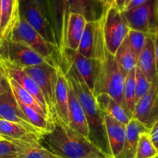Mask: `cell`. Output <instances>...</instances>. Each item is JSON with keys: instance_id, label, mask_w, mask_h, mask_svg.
Listing matches in <instances>:
<instances>
[{"instance_id": "obj_35", "label": "cell", "mask_w": 158, "mask_h": 158, "mask_svg": "<svg viewBox=\"0 0 158 158\" xmlns=\"http://www.w3.org/2000/svg\"><path fill=\"white\" fill-rule=\"evenodd\" d=\"M10 89L7 75H6L2 62L0 59V94L8 92Z\"/></svg>"}, {"instance_id": "obj_5", "label": "cell", "mask_w": 158, "mask_h": 158, "mask_svg": "<svg viewBox=\"0 0 158 158\" xmlns=\"http://www.w3.org/2000/svg\"><path fill=\"white\" fill-rule=\"evenodd\" d=\"M57 68L58 67H54L48 63H43L37 66H29L23 69L35 81L43 94L52 123L58 120L56 103Z\"/></svg>"}, {"instance_id": "obj_13", "label": "cell", "mask_w": 158, "mask_h": 158, "mask_svg": "<svg viewBox=\"0 0 158 158\" xmlns=\"http://www.w3.org/2000/svg\"><path fill=\"white\" fill-rule=\"evenodd\" d=\"M2 62L3 66H4L6 75L8 77H11V78L14 79L26 92L29 93L38 102L40 106L43 108L44 112L46 113V115L49 118V113H48V109L47 106H46V103L45 101V99L43 97V94L40 91V88L38 87L37 84L35 83V81L23 69L15 67V66H12L10 64H8V63L3 62L2 60ZM49 120H50V118H49Z\"/></svg>"}, {"instance_id": "obj_4", "label": "cell", "mask_w": 158, "mask_h": 158, "mask_svg": "<svg viewBox=\"0 0 158 158\" xmlns=\"http://www.w3.org/2000/svg\"><path fill=\"white\" fill-rule=\"evenodd\" d=\"M7 40L22 41L26 43L54 67H58L61 65L60 55L56 46L46 41L29 23L20 17L18 23Z\"/></svg>"}, {"instance_id": "obj_44", "label": "cell", "mask_w": 158, "mask_h": 158, "mask_svg": "<svg viewBox=\"0 0 158 158\" xmlns=\"http://www.w3.org/2000/svg\"><path fill=\"white\" fill-rule=\"evenodd\" d=\"M131 1V0H127V2H126V6H127V5L128 3H129ZM126 6H125V7H126Z\"/></svg>"}, {"instance_id": "obj_47", "label": "cell", "mask_w": 158, "mask_h": 158, "mask_svg": "<svg viewBox=\"0 0 158 158\" xmlns=\"http://www.w3.org/2000/svg\"><path fill=\"white\" fill-rule=\"evenodd\" d=\"M157 158H158V154H157Z\"/></svg>"}, {"instance_id": "obj_27", "label": "cell", "mask_w": 158, "mask_h": 158, "mask_svg": "<svg viewBox=\"0 0 158 158\" xmlns=\"http://www.w3.org/2000/svg\"><path fill=\"white\" fill-rule=\"evenodd\" d=\"M7 77L9 86H10V89L11 90H12L13 95L15 96V98H16L19 101L22 102V103H24L25 105L29 106V107L33 109L35 111H36L37 113L41 114L42 116L46 117V118H48L49 120V117L46 115V114L44 112L43 108L40 106L38 102H37L36 100L29 94V93L26 92V91L25 90V89H23V88L14 79L11 78V77H8V76ZM51 123H52V122H51Z\"/></svg>"}, {"instance_id": "obj_12", "label": "cell", "mask_w": 158, "mask_h": 158, "mask_svg": "<svg viewBox=\"0 0 158 158\" xmlns=\"http://www.w3.org/2000/svg\"><path fill=\"white\" fill-rule=\"evenodd\" d=\"M0 117L3 120L19 123L35 134L44 135L30 123L17 102L12 90L0 94Z\"/></svg>"}, {"instance_id": "obj_38", "label": "cell", "mask_w": 158, "mask_h": 158, "mask_svg": "<svg viewBox=\"0 0 158 158\" xmlns=\"http://www.w3.org/2000/svg\"><path fill=\"white\" fill-rule=\"evenodd\" d=\"M149 135L151 137L153 144L155 147L156 150L158 152V120L153 124V126L150 129Z\"/></svg>"}, {"instance_id": "obj_32", "label": "cell", "mask_w": 158, "mask_h": 158, "mask_svg": "<svg viewBox=\"0 0 158 158\" xmlns=\"http://www.w3.org/2000/svg\"><path fill=\"white\" fill-rule=\"evenodd\" d=\"M23 151L22 141L0 137V157L16 158Z\"/></svg>"}, {"instance_id": "obj_34", "label": "cell", "mask_w": 158, "mask_h": 158, "mask_svg": "<svg viewBox=\"0 0 158 158\" xmlns=\"http://www.w3.org/2000/svg\"><path fill=\"white\" fill-rule=\"evenodd\" d=\"M151 83L148 81L144 74L136 66L135 71V104L149 90Z\"/></svg>"}, {"instance_id": "obj_22", "label": "cell", "mask_w": 158, "mask_h": 158, "mask_svg": "<svg viewBox=\"0 0 158 158\" xmlns=\"http://www.w3.org/2000/svg\"><path fill=\"white\" fill-rule=\"evenodd\" d=\"M99 109L104 114L109 115L124 124H127L134 117L132 114L127 112L121 105L106 94H100L95 97Z\"/></svg>"}, {"instance_id": "obj_48", "label": "cell", "mask_w": 158, "mask_h": 158, "mask_svg": "<svg viewBox=\"0 0 158 158\" xmlns=\"http://www.w3.org/2000/svg\"><path fill=\"white\" fill-rule=\"evenodd\" d=\"M0 158H5V157H0Z\"/></svg>"}, {"instance_id": "obj_30", "label": "cell", "mask_w": 158, "mask_h": 158, "mask_svg": "<svg viewBox=\"0 0 158 158\" xmlns=\"http://www.w3.org/2000/svg\"><path fill=\"white\" fill-rule=\"evenodd\" d=\"M135 71L136 68L130 71L124 79L123 97L127 107L134 115L135 110Z\"/></svg>"}, {"instance_id": "obj_23", "label": "cell", "mask_w": 158, "mask_h": 158, "mask_svg": "<svg viewBox=\"0 0 158 158\" xmlns=\"http://www.w3.org/2000/svg\"><path fill=\"white\" fill-rule=\"evenodd\" d=\"M86 19L82 15L77 13H70L66 29V50H78L86 24Z\"/></svg>"}, {"instance_id": "obj_3", "label": "cell", "mask_w": 158, "mask_h": 158, "mask_svg": "<svg viewBox=\"0 0 158 158\" xmlns=\"http://www.w3.org/2000/svg\"><path fill=\"white\" fill-rule=\"evenodd\" d=\"M124 79L125 77L119 68L114 56L107 52L104 59L97 62L93 95L95 97L100 94H108L127 112L132 114L127 107L124 101Z\"/></svg>"}, {"instance_id": "obj_1", "label": "cell", "mask_w": 158, "mask_h": 158, "mask_svg": "<svg viewBox=\"0 0 158 158\" xmlns=\"http://www.w3.org/2000/svg\"><path fill=\"white\" fill-rule=\"evenodd\" d=\"M60 66L83 108L89 128V140L111 158L105 128L104 114L99 109L92 91L66 54L62 59Z\"/></svg>"}, {"instance_id": "obj_20", "label": "cell", "mask_w": 158, "mask_h": 158, "mask_svg": "<svg viewBox=\"0 0 158 158\" xmlns=\"http://www.w3.org/2000/svg\"><path fill=\"white\" fill-rule=\"evenodd\" d=\"M65 54L69 56L75 66L76 69L84 80L85 83L89 86L91 91H93L98 60L86 58L79 53L78 51H71L66 49Z\"/></svg>"}, {"instance_id": "obj_7", "label": "cell", "mask_w": 158, "mask_h": 158, "mask_svg": "<svg viewBox=\"0 0 158 158\" xmlns=\"http://www.w3.org/2000/svg\"><path fill=\"white\" fill-rule=\"evenodd\" d=\"M0 59L22 69L47 63L26 43L10 40L0 41Z\"/></svg>"}, {"instance_id": "obj_8", "label": "cell", "mask_w": 158, "mask_h": 158, "mask_svg": "<svg viewBox=\"0 0 158 158\" xmlns=\"http://www.w3.org/2000/svg\"><path fill=\"white\" fill-rule=\"evenodd\" d=\"M83 56L96 60H102L108 52L105 43L102 15L95 21H88L78 48Z\"/></svg>"}, {"instance_id": "obj_36", "label": "cell", "mask_w": 158, "mask_h": 158, "mask_svg": "<svg viewBox=\"0 0 158 158\" xmlns=\"http://www.w3.org/2000/svg\"><path fill=\"white\" fill-rule=\"evenodd\" d=\"M36 4L39 9L43 14L45 18L48 20L49 23H50L51 26H52V23H51V16L50 12H49V1L48 0H32Z\"/></svg>"}, {"instance_id": "obj_45", "label": "cell", "mask_w": 158, "mask_h": 158, "mask_svg": "<svg viewBox=\"0 0 158 158\" xmlns=\"http://www.w3.org/2000/svg\"><path fill=\"white\" fill-rule=\"evenodd\" d=\"M97 1H99L100 2H101V4L103 5V0H97Z\"/></svg>"}, {"instance_id": "obj_26", "label": "cell", "mask_w": 158, "mask_h": 158, "mask_svg": "<svg viewBox=\"0 0 158 158\" xmlns=\"http://www.w3.org/2000/svg\"><path fill=\"white\" fill-rule=\"evenodd\" d=\"M114 57L124 77H126L130 71L136 68L137 62L130 49L127 36L124 39L116 51Z\"/></svg>"}, {"instance_id": "obj_14", "label": "cell", "mask_w": 158, "mask_h": 158, "mask_svg": "<svg viewBox=\"0 0 158 158\" xmlns=\"http://www.w3.org/2000/svg\"><path fill=\"white\" fill-rule=\"evenodd\" d=\"M68 94H69V127L86 138L89 139V128L84 110L69 82H68Z\"/></svg>"}, {"instance_id": "obj_18", "label": "cell", "mask_w": 158, "mask_h": 158, "mask_svg": "<svg viewBox=\"0 0 158 158\" xmlns=\"http://www.w3.org/2000/svg\"><path fill=\"white\" fill-rule=\"evenodd\" d=\"M126 129V138L123 149L115 158H135L140 135L150 131L141 122L134 117L127 124Z\"/></svg>"}, {"instance_id": "obj_6", "label": "cell", "mask_w": 158, "mask_h": 158, "mask_svg": "<svg viewBox=\"0 0 158 158\" xmlns=\"http://www.w3.org/2000/svg\"><path fill=\"white\" fill-rule=\"evenodd\" d=\"M102 18L106 48L110 53L114 56L120 45L127 36L130 28L123 12L114 4L103 8Z\"/></svg>"}, {"instance_id": "obj_10", "label": "cell", "mask_w": 158, "mask_h": 158, "mask_svg": "<svg viewBox=\"0 0 158 158\" xmlns=\"http://www.w3.org/2000/svg\"><path fill=\"white\" fill-rule=\"evenodd\" d=\"M52 28L56 44L60 55V61L66 52V29L70 12L69 0H48Z\"/></svg>"}, {"instance_id": "obj_9", "label": "cell", "mask_w": 158, "mask_h": 158, "mask_svg": "<svg viewBox=\"0 0 158 158\" xmlns=\"http://www.w3.org/2000/svg\"><path fill=\"white\" fill-rule=\"evenodd\" d=\"M130 29L147 34L156 33L158 28V0H148L134 9L123 12Z\"/></svg>"}, {"instance_id": "obj_39", "label": "cell", "mask_w": 158, "mask_h": 158, "mask_svg": "<svg viewBox=\"0 0 158 158\" xmlns=\"http://www.w3.org/2000/svg\"><path fill=\"white\" fill-rule=\"evenodd\" d=\"M147 1H148V0H131V1L126 6V7H125V9H124V11L129 10V9H134V8L137 7V6H140V5H142V4H143L144 2H146Z\"/></svg>"}, {"instance_id": "obj_29", "label": "cell", "mask_w": 158, "mask_h": 158, "mask_svg": "<svg viewBox=\"0 0 158 158\" xmlns=\"http://www.w3.org/2000/svg\"><path fill=\"white\" fill-rule=\"evenodd\" d=\"M17 102H18L20 107H21L22 110L23 111L24 114L28 118V120L30 121V123L34 127H35L37 129L42 131L43 134H46V133L50 131L51 127H52V123H51L49 119L42 116L41 114L37 113L33 109L26 106L22 102L19 101L18 100H17Z\"/></svg>"}, {"instance_id": "obj_19", "label": "cell", "mask_w": 158, "mask_h": 158, "mask_svg": "<svg viewBox=\"0 0 158 158\" xmlns=\"http://www.w3.org/2000/svg\"><path fill=\"white\" fill-rule=\"evenodd\" d=\"M0 136L5 139L26 142L40 143L43 135L35 134L22 125L0 119Z\"/></svg>"}, {"instance_id": "obj_16", "label": "cell", "mask_w": 158, "mask_h": 158, "mask_svg": "<svg viewBox=\"0 0 158 158\" xmlns=\"http://www.w3.org/2000/svg\"><path fill=\"white\" fill-rule=\"evenodd\" d=\"M57 119L63 124L69 127V94L68 81L61 66L57 68V83L56 88Z\"/></svg>"}, {"instance_id": "obj_46", "label": "cell", "mask_w": 158, "mask_h": 158, "mask_svg": "<svg viewBox=\"0 0 158 158\" xmlns=\"http://www.w3.org/2000/svg\"><path fill=\"white\" fill-rule=\"evenodd\" d=\"M151 158H157V157H151Z\"/></svg>"}, {"instance_id": "obj_15", "label": "cell", "mask_w": 158, "mask_h": 158, "mask_svg": "<svg viewBox=\"0 0 158 158\" xmlns=\"http://www.w3.org/2000/svg\"><path fill=\"white\" fill-rule=\"evenodd\" d=\"M104 123L110 150V157L115 158L123 149L126 138L127 125L106 114H104Z\"/></svg>"}, {"instance_id": "obj_31", "label": "cell", "mask_w": 158, "mask_h": 158, "mask_svg": "<svg viewBox=\"0 0 158 158\" xmlns=\"http://www.w3.org/2000/svg\"><path fill=\"white\" fill-rule=\"evenodd\" d=\"M157 151L151 141L149 132L143 133L140 135L137 143L135 158H151L157 157Z\"/></svg>"}, {"instance_id": "obj_33", "label": "cell", "mask_w": 158, "mask_h": 158, "mask_svg": "<svg viewBox=\"0 0 158 158\" xmlns=\"http://www.w3.org/2000/svg\"><path fill=\"white\" fill-rule=\"evenodd\" d=\"M147 35L148 34L145 32L133 30V29H130L129 32H128L127 38L130 49H131V52H132L136 62L138 60L139 56L144 46Z\"/></svg>"}, {"instance_id": "obj_42", "label": "cell", "mask_w": 158, "mask_h": 158, "mask_svg": "<svg viewBox=\"0 0 158 158\" xmlns=\"http://www.w3.org/2000/svg\"><path fill=\"white\" fill-rule=\"evenodd\" d=\"M114 4V0H103V7H107L110 5Z\"/></svg>"}, {"instance_id": "obj_41", "label": "cell", "mask_w": 158, "mask_h": 158, "mask_svg": "<svg viewBox=\"0 0 158 158\" xmlns=\"http://www.w3.org/2000/svg\"><path fill=\"white\" fill-rule=\"evenodd\" d=\"M127 0H114V5L117 7L119 10L123 12L126 6Z\"/></svg>"}, {"instance_id": "obj_17", "label": "cell", "mask_w": 158, "mask_h": 158, "mask_svg": "<svg viewBox=\"0 0 158 158\" xmlns=\"http://www.w3.org/2000/svg\"><path fill=\"white\" fill-rule=\"evenodd\" d=\"M136 66L141 70L151 83L157 77L154 35L153 34L147 35L144 46L139 56Z\"/></svg>"}, {"instance_id": "obj_37", "label": "cell", "mask_w": 158, "mask_h": 158, "mask_svg": "<svg viewBox=\"0 0 158 158\" xmlns=\"http://www.w3.org/2000/svg\"><path fill=\"white\" fill-rule=\"evenodd\" d=\"M158 120V91L157 96L154 100V105H153L152 110H151V114H150L149 119H148V123L146 125V127L148 129H151L154 123Z\"/></svg>"}, {"instance_id": "obj_11", "label": "cell", "mask_w": 158, "mask_h": 158, "mask_svg": "<svg viewBox=\"0 0 158 158\" xmlns=\"http://www.w3.org/2000/svg\"><path fill=\"white\" fill-rule=\"evenodd\" d=\"M19 15L29 23L42 37L52 44H56L55 35L50 23L32 0H18Z\"/></svg>"}, {"instance_id": "obj_25", "label": "cell", "mask_w": 158, "mask_h": 158, "mask_svg": "<svg viewBox=\"0 0 158 158\" xmlns=\"http://www.w3.org/2000/svg\"><path fill=\"white\" fill-rule=\"evenodd\" d=\"M69 12L82 15L86 21L99 19L103 14V7L97 0H69Z\"/></svg>"}, {"instance_id": "obj_24", "label": "cell", "mask_w": 158, "mask_h": 158, "mask_svg": "<svg viewBox=\"0 0 158 158\" xmlns=\"http://www.w3.org/2000/svg\"><path fill=\"white\" fill-rule=\"evenodd\" d=\"M158 91V77H155L151 83L149 90L141 97L135 106L134 112V118L141 122L145 127L148 123L154 100Z\"/></svg>"}, {"instance_id": "obj_21", "label": "cell", "mask_w": 158, "mask_h": 158, "mask_svg": "<svg viewBox=\"0 0 158 158\" xmlns=\"http://www.w3.org/2000/svg\"><path fill=\"white\" fill-rule=\"evenodd\" d=\"M0 41L7 40L19 20L18 0H1Z\"/></svg>"}, {"instance_id": "obj_49", "label": "cell", "mask_w": 158, "mask_h": 158, "mask_svg": "<svg viewBox=\"0 0 158 158\" xmlns=\"http://www.w3.org/2000/svg\"><path fill=\"white\" fill-rule=\"evenodd\" d=\"M0 119H2V118H1V117H0Z\"/></svg>"}, {"instance_id": "obj_43", "label": "cell", "mask_w": 158, "mask_h": 158, "mask_svg": "<svg viewBox=\"0 0 158 158\" xmlns=\"http://www.w3.org/2000/svg\"><path fill=\"white\" fill-rule=\"evenodd\" d=\"M1 16H2V8H1V0H0V25H1Z\"/></svg>"}, {"instance_id": "obj_40", "label": "cell", "mask_w": 158, "mask_h": 158, "mask_svg": "<svg viewBox=\"0 0 158 158\" xmlns=\"http://www.w3.org/2000/svg\"><path fill=\"white\" fill-rule=\"evenodd\" d=\"M154 49H155V57H156V71L158 77V28L156 33L154 34Z\"/></svg>"}, {"instance_id": "obj_50", "label": "cell", "mask_w": 158, "mask_h": 158, "mask_svg": "<svg viewBox=\"0 0 158 158\" xmlns=\"http://www.w3.org/2000/svg\"><path fill=\"white\" fill-rule=\"evenodd\" d=\"M0 137H1V136H0Z\"/></svg>"}, {"instance_id": "obj_2", "label": "cell", "mask_w": 158, "mask_h": 158, "mask_svg": "<svg viewBox=\"0 0 158 158\" xmlns=\"http://www.w3.org/2000/svg\"><path fill=\"white\" fill-rule=\"evenodd\" d=\"M40 144L63 158H110L89 139L58 120L43 135Z\"/></svg>"}, {"instance_id": "obj_28", "label": "cell", "mask_w": 158, "mask_h": 158, "mask_svg": "<svg viewBox=\"0 0 158 158\" xmlns=\"http://www.w3.org/2000/svg\"><path fill=\"white\" fill-rule=\"evenodd\" d=\"M23 151L16 158H63L59 157L40 144L22 141Z\"/></svg>"}]
</instances>
